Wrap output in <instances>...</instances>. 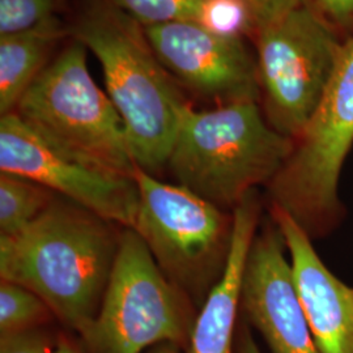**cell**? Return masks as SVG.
Instances as JSON below:
<instances>
[{"label":"cell","instance_id":"cell-1","mask_svg":"<svg viewBox=\"0 0 353 353\" xmlns=\"http://www.w3.org/2000/svg\"><path fill=\"white\" fill-rule=\"evenodd\" d=\"M115 224L55 199L24 230L0 236V278L34 292L81 335L99 314L121 233Z\"/></svg>","mask_w":353,"mask_h":353},{"label":"cell","instance_id":"cell-2","mask_svg":"<svg viewBox=\"0 0 353 353\" xmlns=\"http://www.w3.org/2000/svg\"><path fill=\"white\" fill-rule=\"evenodd\" d=\"M70 33L101 64L106 93L125 123L135 164L157 174L168 166L191 105L156 55L144 26L113 0H85Z\"/></svg>","mask_w":353,"mask_h":353},{"label":"cell","instance_id":"cell-3","mask_svg":"<svg viewBox=\"0 0 353 353\" xmlns=\"http://www.w3.org/2000/svg\"><path fill=\"white\" fill-rule=\"evenodd\" d=\"M293 150V139L270 126L258 101L214 109L188 108L168 166L176 183L233 212L252 191L267 188Z\"/></svg>","mask_w":353,"mask_h":353},{"label":"cell","instance_id":"cell-4","mask_svg":"<svg viewBox=\"0 0 353 353\" xmlns=\"http://www.w3.org/2000/svg\"><path fill=\"white\" fill-rule=\"evenodd\" d=\"M87 50L72 38L26 89L12 113L64 156L108 174L134 178L138 166L126 127L89 74Z\"/></svg>","mask_w":353,"mask_h":353},{"label":"cell","instance_id":"cell-5","mask_svg":"<svg viewBox=\"0 0 353 353\" xmlns=\"http://www.w3.org/2000/svg\"><path fill=\"white\" fill-rule=\"evenodd\" d=\"M352 147L353 37L316 112L267 186L270 205L290 214L312 240L327 237L344 220L339 181Z\"/></svg>","mask_w":353,"mask_h":353},{"label":"cell","instance_id":"cell-6","mask_svg":"<svg viewBox=\"0 0 353 353\" xmlns=\"http://www.w3.org/2000/svg\"><path fill=\"white\" fill-rule=\"evenodd\" d=\"M139 210L134 230L166 279L202 306L227 267L234 219L181 185L137 168Z\"/></svg>","mask_w":353,"mask_h":353},{"label":"cell","instance_id":"cell-7","mask_svg":"<svg viewBox=\"0 0 353 353\" xmlns=\"http://www.w3.org/2000/svg\"><path fill=\"white\" fill-rule=\"evenodd\" d=\"M196 316L132 228H123L99 314L80 336L89 353H141L163 343L186 347Z\"/></svg>","mask_w":353,"mask_h":353},{"label":"cell","instance_id":"cell-8","mask_svg":"<svg viewBox=\"0 0 353 353\" xmlns=\"http://www.w3.org/2000/svg\"><path fill=\"white\" fill-rule=\"evenodd\" d=\"M254 42L262 112L270 126L294 140L322 100L345 41L303 1Z\"/></svg>","mask_w":353,"mask_h":353},{"label":"cell","instance_id":"cell-9","mask_svg":"<svg viewBox=\"0 0 353 353\" xmlns=\"http://www.w3.org/2000/svg\"><path fill=\"white\" fill-rule=\"evenodd\" d=\"M0 173L32 179L113 224L135 225L139 210L135 178L108 174L64 156L16 113L0 118Z\"/></svg>","mask_w":353,"mask_h":353},{"label":"cell","instance_id":"cell-10","mask_svg":"<svg viewBox=\"0 0 353 353\" xmlns=\"http://www.w3.org/2000/svg\"><path fill=\"white\" fill-rule=\"evenodd\" d=\"M152 48L168 72L216 106L261 100L256 57L245 39L190 23L145 26Z\"/></svg>","mask_w":353,"mask_h":353},{"label":"cell","instance_id":"cell-11","mask_svg":"<svg viewBox=\"0 0 353 353\" xmlns=\"http://www.w3.org/2000/svg\"><path fill=\"white\" fill-rule=\"evenodd\" d=\"M285 252L284 237L270 216L250 246L241 309L272 353H321L299 300Z\"/></svg>","mask_w":353,"mask_h":353},{"label":"cell","instance_id":"cell-12","mask_svg":"<svg viewBox=\"0 0 353 353\" xmlns=\"http://www.w3.org/2000/svg\"><path fill=\"white\" fill-rule=\"evenodd\" d=\"M268 211L285 241L293 283L319 352L353 353V288L328 270L290 214L271 205Z\"/></svg>","mask_w":353,"mask_h":353},{"label":"cell","instance_id":"cell-13","mask_svg":"<svg viewBox=\"0 0 353 353\" xmlns=\"http://www.w3.org/2000/svg\"><path fill=\"white\" fill-rule=\"evenodd\" d=\"M259 216L258 191H252L233 211V239L227 267L201 306L186 353H233L243 272L252 240L258 232Z\"/></svg>","mask_w":353,"mask_h":353},{"label":"cell","instance_id":"cell-14","mask_svg":"<svg viewBox=\"0 0 353 353\" xmlns=\"http://www.w3.org/2000/svg\"><path fill=\"white\" fill-rule=\"evenodd\" d=\"M70 28L57 17L20 32L0 34V114L12 113L26 89L49 64L51 51Z\"/></svg>","mask_w":353,"mask_h":353},{"label":"cell","instance_id":"cell-15","mask_svg":"<svg viewBox=\"0 0 353 353\" xmlns=\"http://www.w3.org/2000/svg\"><path fill=\"white\" fill-rule=\"evenodd\" d=\"M54 194L26 176L0 173V236L29 227L57 199Z\"/></svg>","mask_w":353,"mask_h":353},{"label":"cell","instance_id":"cell-16","mask_svg":"<svg viewBox=\"0 0 353 353\" xmlns=\"http://www.w3.org/2000/svg\"><path fill=\"white\" fill-rule=\"evenodd\" d=\"M54 316L38 294L12 281H0V335L41 328Z\"/></svg>","mask_w":353,"mask_h":353},{"label":"cell","instance_id":"cell-17","mask_svg":"<svg viewBox=\"0 0 353 353\" xmlns=\"http://www.w3.org/2000/svg\"><path fill=\"white\" fill-rule=\"evenodd\" d=\"M140 26L174 21L199 23L210 0H113Z\"/></svg>","mask_w":353,"mask_h":353},{"label":"cell","instance_id":"cell-18","mask_svg":"<svg viewBox=\"0 0 353 353\" xmlns=\"http://www.w3.org/2000/svg\"><path fill=\"white\" fill-rule=\"evenodd\" d=\"M58 0H0V34L20 32L55 16Z\"/></svg>","mask_w":353,"mask_h":353},{"label":"cell","instance_id":"cell-19","mask_svg":"<svg viewBox=\"0 0 353 353\" xmlns=\"http://www.w3.org/2000/svg\"><path fill=\"white\" fill-rule=\"evenodd\" d=\"M343 41L353 37V0H303Z\"/></svg>","mask_w":353,"mask_h":353},{"label":"cell","instance_id":"cell-20","mask_svg":"<svg viewBox=\"0 0 353 353\" xmlns=\"http://www.w3.org/2000/svg\"><path fill=\"white\" fill-rule=\"evenodd\" d=\"M57 341L43 328L0 336V353H51Z\"/></svg>","mask_w":353,"mask_h":353},{"label":"cell","instance_id":"cell-21","mask_svg":"<svg viewBox=\"0 0 353 353\" xmlns=\"http://www.w3.org/2000/svg\"><path fill=\"white\" fill-rule=\"evenodd\" d=\"M252 12L255 34L267 26L278 23L290 11L303 4V0H242ZM255 37V36H254Z\"/></svg>","mask_w":353,"mask_h":353},{"label":"cell","instance_id":"cell-22","mask_svg":"<svg viewBox=\"0 0 353 353\" xmlns=\"http://www.w3.org/2000/svg\"><path fill=\"white\" fill-rule=\"evenodd\" d=\"M239 336V353H262L255 341L252 339V332L246 327V325H243V327L241 328Z\"/></svg>","mask_w":353,"mask_h":353},{"label":"cell","instance_id":"cell-23","mask_svg":"<svg viewBox=\"0 0 353 353\" xmlns=\"http://www.w3.org/2000/svg\"><path fill=\"white\" fill-rule=\"evenodd\" d=\"M51 353H84L74 341L65 336L58 338V341L55 343L54 351Z\"/></svg>","mask_w":353,"mask_h":353},{"label":"cell","instance_id":"cell-24","mask_svg":"<svg viewBox=\"0 0 353 353\" xmlns=\"http://www.w3.org/2000/svg\"><path fill=\"white\" fill-rule=\"evenodd\" d=\"M179 345L173 343H163L152 347L148 353H179Z\"/></svg>","mask_w":353,"mask_h":353}]
</instances>
